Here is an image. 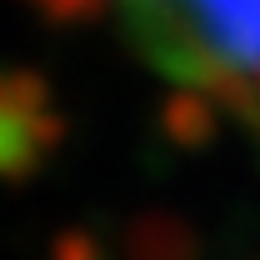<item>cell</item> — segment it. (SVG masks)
<instances>
[{
  "mask_svg": "<svg viewBox=\"0 0 260 260\" xmlns=\"http://www.w3.org/2000/svg\"><path fill=\"white\" fill-rule=\"evenodd\" d=\"M130 50L185 90L260 80V0H110Z\"/></svg>",
  "mask_w": 260,
  "mask_h": 260,
  "instance_id": "cell-1",
  "label": "cell"
}]
</instances>
